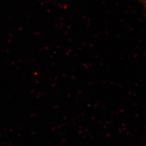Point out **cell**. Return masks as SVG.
Returning <instances> with one entry per match:
<instances>
[{
	"mask_svg": "<svg viewBox=\"0 0 146 146\" xmlns=\"http://www.w3.org/2000/svg\"><path fill=\"white\" fill-rule=\"evenodd\" d=\"M137 1H138L139 2H140L146 8V0H137Z\"/></svg>",
	"mask_w": 146,
	"mask_h": 146,
	"instance_id": "6da1fadb",
	"label": "cell"
}]
</instances>
